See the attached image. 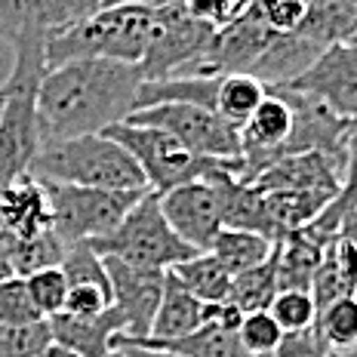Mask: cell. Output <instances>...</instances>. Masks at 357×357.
<instances>
[{"mask_svg": "<svg viewBox=\"0 0 357 357\" xmlns=\"http://www.w3.org/2000/svg\"><path fill=\"white\" fill-rule=\"evenodd\" d=\"M142 84V65L111 59H80L50 68L37 93L40 142L56 145L77 136H99L108 126L123 123L136 111Z\"/></svg>", "mask_w": 357, "mask_h": 357, "instance_id": "6da1fadb", "label": "cell"}, {"mask_svg": "<svg viewBox=\"0 0 357 357\" xmlns=\"http://www.w3.org/2000/svg\"><path fill=\"white\" fill-rule=\"evenodd\" d=\"M47 74V37H22L13 43L10 77L0 84V185L31 173L40 154V123H37V93Z\"/></svg>", "mask_w": 357, "mask_h": 357, "instance_id": "7a4b0ae2", "label": "cell"}, {"mask_svg": "<svg viewBox=\"0 0 357 357\" xmlns=\"http://www.w3.org/2000/svg\"><path fill=\"white\" fill-rule=\"evenodd\" d=\"M158 10L145 6H99L93 16L62 28L47 40V71L80 59L142 65L151 47Z\"/></svg>", "mask_w": 357, "mask_h": 357, "instance_id": "3957f363", "label": "cell"}, {"mask_svg": "<svg viewBox=\"0 0 357 357\" xmlns=\"http://www.w3.org/2000/svg\"><path fill=\"white\" fill-rule=\"evenodd\" d=\"M31 176L50 185H77L102 191H145V173L123 145L99 136H77L68 142L43 145L31 163Z\"/></svg>", "mask_w": 357, "mask_h": 357, "instance_id": "277c9868", "label": "cell"}, {"mask_svg": "<svg viewBox=\"0 0 357 357\" xmlns=\"http://www.w3.org/2000/svg\"><path fill=\"white\" fill-rule=\"evenodd\" d=\"M89 247L102 259H121V262H130L136 268H151V271H169V268L197 256V250L188 247L169 228L167 215L160 210V197L151 188L126 213V219L117 225L114 234L102 237V241L89 243Z\"/></svg>", "mask_w": 357, "mask_h": 357, "instance_id": "5b68a950", "label": "cell"}, {"mask_svg": "<svg viewBox=\"0 0 357 357\" xmlns=\"http://www.w3.org/2000/svg\"><path fill=\"white\" fill-rule=\"evenodd\" d=\"M53 204V231L68 247L74 243H96L114 234L126 213L142 200L145 191H102V188H77V185H50Z\"/></svg>", "mask_w": 357, "mask_h": 357, "instance_id": "8992f818", "label": "cell"}, {"mask_svg": "<svg viewBox=\"0 0 357 357\" xmlns=\"http://www.w3.org/2000/svg\"><path fill=\"white\" fill-rule=\"evenodd\" d=\"M126 121L142 126H160L197 158H213V160L243 158L241 132L234 126H228L213 108L188 105V102H163V105L132 111Z\"/></svg>", "mask_w": 357, "mask_h": 357, "instance_id": "52a82bcc", "label": "cell"}, {"mask_svg": "<svg viewBox=\"0 0 357 357\" xmlns=\"http://www.w3.org/2000/svg\"><path fill=\"white\" fill-rule=\"evenodd\" d=\"M215 37V28L197 22L182 6L158 10V28H154L151 47L142 59L145 80H163L188 71L195 62L206 56Z\"/></svg>", "mask_w": 357, "mask_h": 357, "instance_id": "ba28073f", "label": "cell"}, {"mask_svg": "<svg viewBox=\"0 0 357 357\" xmlns=\"http://www.w3.org/2000/svg\"><path fill=\"white\" fill-rule=\"evenodd\" d=\"M160 197V210L169 228L197 252H210L213 241L225 228L222 222V191L215 182H185Z\"/></svg>", "mask_w": 357, "mask_h": 357, "instance_id": "9c48e42d", "label": "cell"}, {"mask_svg": "<svg viewBox=\"0 0 357 357\" xmlns=\"http://www.w3.org/2000/svg\"><path fill=\"white\" fill-rule=\"evenodd\" d=\"M289 89L314 96L339 117L357 123V40L330 43Z\"/></svg>", "mask_w": 357, "mask_h": 357, "instance_id": "30bf717a", "label": "cell"}, {"mask_svg": "<svg viewBox=\"0 0 357 357\" xmlns=\"http://www.w3.org/2000/svg\"><path fill=\"white\" fill-rule=\"evenodd\" d=\"M105 271L111 280V296L114 308L123 314L126 336L123 339H148L151 336L154 314L163 299V284L167 271H151V268H136L121 259H105Z\"/></svg>", "mask_w": 357, "mask_h": 357, "instance_id": "8fae6325", "label": "cell"}, {"mask_svg": "<svg viewBox=\"0 0 357 357\" xmlns=\"http://www.w3.org/2000/svg\"><path fill=\"white\" fill-rule=\"evenodd\" d=\"M102 0H0V40L16 43L22 37H53L74 22L93 16Z\"/></svg>", "mask_w": 357, "mask_h": 357, "instance_id": "7c38bea8", "label": "cell"}, {"mask_svg": "<svg viewBox=\"0 0 357 357\" xmlns=\"http://www.w3.org/2000/svg\"><path fill=\"white\" fill-rule=\"evenodd\" d=\"M289 136H293V105L280 86H268L262 105L252 111V117L241 130V154L252 178L284 158Z\"/></svg>", "mask_w": 357, "mask_h": 357, "instance_id": "4fadbf2b", "label": "cell"}, {"mask_svg": "<svg viewBox=\"0 0 357 357\" xmlns=\"http://www.w3.org/2000/svg\"><path fill=\"white\" fill-rule=\"evenodd\" d=\"M345 163L321 151L287 154L252 178L262 191H333L339 195Z\"/></svg>", "mask_w": 357, "mask_h": 357, "instance_id": "5bb4252c", "label": "cell"}, {"mask_svg": "<svg viewBox=\"0 0 357 357\" xmlns=\"http://www.w3.org/2000/svg\"><path fill=\"white\" fill-rule=\"evenodd\" d=\"M50 228H53V204L47 182L25 173L0 185V231L6 237H34Z\"/></svg>", "mask_w": 357, "mask_h": 357, "instance_id": "9a60e30c", "label": "cell"}, {"mask_svg": "<svg viewBox=\"0 0 357 357\" xmlns=\"http://www.w3.org/2000/svg\"><path fill=\"white\" fill-rule=\"evenodd\" d=\"M47 324L56 345L68 348L77 357H108L114 351V342L126 336L123 314L117 308H108L99 317H71L62 311Z\"/></svg>", "mask_w": 357, "mask_h": 357, "instance_id": "2e32d148", "label": "cell"}, {"mask_svg": "<svg viewBox=\"0 0 357 357\" xmlns=\"http://www.w3.org/2000/svg\"><path fill=\"white\" fill-rule=\"evenodd\" d=\"M204 324H206V302L191 296L188 289L167 271L163 299H160L158 314H154L151 336L148 339H158V342L185 339V336H191V333H197Z\"/></svg>", "mask_w": 357, "mask_h": 357, "instance_id": "e0dca14e", "label": "cell"}, {"mask_svg": "<svg viewBox=\"0 0 357 357\" xmlns=\"http://www.w3.org/2000/svg\"><path fill=\"white\" fill-rule=\"evenodd\" d=\"M274 250H278V243L271 237H265L259 231H243V228H222L210 247V252L219 259V265L231 278L265 265L274 256Z\"/></svg>", "mask_w": 357, "mask_h": 357, "instance_id": "ac0fdd59", "label": "cell"}, {"mask_svg": "<svg viewBox=\"0 0 357 357\" xmlns=\"http://www.w3.org/2000/svg\"><path fill=\"white\" fill-rule=\"evenodd\" d=\"M265 96H268V86L259 77L247 74V71L219 74V89H215V105H213V111L228 126H234V130L241 132L243 123L252 117V111L262 105Z\"/></svg>", "mask_w": 357, "mask_h": 357, "instance_id": "d6986e66", "label": "cell"}, {"mask_svg": "<svg viewBox=\"0 0 357 357\" xmlns=\"http://www.w3.org/2000/svg\"><path fill=\"white\" fill-rule=\"evenodd\" d=\"M126 342L163 348V351H173L178 357H250L241 345V336L234 330H222L219 324H204L197 333L173 342H158V339H126Z\"/></svg>", "mask_w": 357, "mask_h": 357, "instance_id": "ffe728a7", "label": "cell"}, {"mask_svg": "<svg viewBox=\"0 0 357 357\" xmlns=\"http://www.w3.org/2000/svg\"><path fill=\"white\" fill-rule=\"evenodd\" d=\"M169 274L188 289L191 296H197L200 302L213 305V302H228L231 293V274L219 265V259L213 252H197L188 262L169 268Z\"/></svg>", "mask_w": 357, "mask_h": 357, "instance_id": "44dd1931", "label": "cell"}, {"mask_svg": "<svg viewBox=\"0 0 357 357\" xmlns=\"http://www.w3.org/2000/svg\"><path fill=\"white\" fill-rule=\"evenodd\" d=\"M65 252H68V243L53 228L34 237H10V265L16 278H28V274L43 271V268L62 265Z\"/></svg>", "mask_w": 357, "mask_h": 357, "instance_id": "7402d4cb", "label": "cell"}, {"mask_svg": "<svg viewBox=\"0 0 357 357\" xmlns=\"http://www.w3.org/2000/svg\"><path fill=\"white\" fill-rule=\"evenodd\" d=\"M278 293H280V287H278V250H274V256L268 259L265 265L231 278L228 302H234L243 314H252V311L271 308V302H274Z\"/></svg>", "mask_w": 357, "mask_h": 357, "instance_id": "603a6c76", "label": "cell"}, {"mask_svg": "<svg viewBox=\"0 0 357 357\" xmlns=\"http://www.w3.org/2000/svg\"><path fill=\"white\" fill-rule=\"evenodd\" d=\"M317 330L330 351L345 354L357 345V296H342L317 314Z\"/></svg>", "mask_w": 357, "mask_h": 357, "instance_id": "cb8c5ba5", "label": "cell"}, {"mask_svg": "<svg viewBox=\"0 0 357 357\" xmlns=\"http://www.w3.org/2000/svg\"><path fill=\"white\" fill-rule=\"evenodd\" d=\"M268 311L284 333H302L317 324V305L308 289H280Z\"/></svg>", "mask_w": 357, "mask_h": 357, "instance_id": "d4e9b609", "label": "cell"}, {"mask_svg": "<svg viewBox=\"0 0 357 357\" xmlns=\"http://www.w3.org/2000/svg\"><path fill=\"white\" fill-rule=\"evenodd\" d=\"M314 0H250V16H256L274 34H293L305 25Z\"/></svg>", "mask_w": 357, "mask_h": 357, "instance_id": "484cf974", "label": "cell"}, {"mask_svg": "<svg viewBox=\"0 0 357 357\" xmlns=\"http://www.w3.org/2000/svg\"><path fill=\"white\" fill-rule=\"evenodd\" d=\"M25 287H28V296H31V302L37 305V311H40L43 321H50V317H56V314H62V311H65V299H68V280H65V271L59 265L28 274Z\"/></svg>", "mask_w": 357, "mask_h": 357, "instance_id": "4316f807", "label": "cell"}, {"mask_svg": "<svg viewBox=\"0 0 357 357\" xmlns=\"http://www.w3.org/2000/svg\"><path fill=\"white\" fill-rule=\"evenodd\" d=\"M237 336H241V345L250 357H271L284 339V330L271 317V311H252L243 317Z\"/></svg>", "mask_w": 357, "mask_h": 357, "instance_id": "83f0119b", "label": "cell"}, {"mask_svg": "<svg viewBox=\"0 0 357 357\" xmlns=\"http://www.w3.org/2000/svg\"><path fill=\"white\" fill-rule=\"evenodd\" d=\"M40 311L28 296L25 278H6L0 280V324L3 326H28L40 324Z\"/></svg>", "mask_w": 357, "mask_h": 357, "instance_id": "f1b7e54d", "label": "cell"}, {"mask_svg": "<svg viewBox=\"0 0 357 357\" xmlns=\"http://www.w3.org/2000/svg\"><path fill=\"white\" fill-rule=\"evenodd\" d=\"M53 333L50 324H28V326H3L0 324V357H37L50 348Z\"/></svg>", "mask_w": 357, "mask_h": 357, "instance_id": "f546056e", "label": "cell"}, {"mask_svg": "<svg viewBox=\"0 0 357 357\" xmlns=\"http://www.w3.org/2000/svg\"><path fill=\"white\" fill-rule=\"evenodd\" d=\"M182 10L204 25L222 31L250 10V0H182Z\"/></svg>", "mask_w": 357, "mask_h": 357, "instance_id": "4dcf8cb0", "label": "cell"}, {"mask_svg": "<svg viewBox=\"0 0 357 357\" xmlns=\"http://www.w3.org/2000/svg\"><path fill=\"white\" fill-rule=\"evenodd\" d=\"M108 308H114L111 287H102V284H74V287H68L65 314H71V317H99V314H105Z\"/></svg>", "mask_w": 357, "mask_h": 357, "instance_id": "1f68e13d", "label": "cell"}, {"mask_svg": "<svg viewBox=\"0 0 357 357\" xmlns=\"http://www.w3.org/2000/svg\"><path fill=\"white\" fill-rule=\"evenodd\" d=\"M271 357H333V351L314 324L311 330H302V333H284L278 351Z\"/></svg>", "mask_w": 357, "mask_h": 357, "instance_id": "d6a6232c", "label": "cell"}, {"mask_svg": "<svg viewBox=\"0 0 357 357\" xmlns=\"http://www.w3.org/2000/svg\"><path fill=\"white\" fill-rule=\"evenodd\" d=\"M330 256L336 262V271L342 278V287H345L348 296H357V243L351 237L339 234L330 241Z\"/></svg>", "mask_w": 357, "mask_h": 357, "instance_id": "836d02e7", "label": "cell"}, {"mask_svg": "<svg viewBox=\"0 0 357 357\" xmlns=\"http://www.w3.org/2000/svg\"><path fill=\"white\" fill-rule=\"evenodd\" d=\"M114 348H121L126 357H178L173 351H163V348H148V345H136V342H126V339H117Z\"/></svg>", "mask_w": 357, "mask_h": 357, "instance_id": "e575fe53", "label": "cell"}, {"mask_svg": "<svg viewBox=\"0 0 357 357\" xmlns=\"http://www.w3.org/2000/svg\"><path fill=\"white\" fill-rule=\"evenodd\" d=\"M102 6H145V10H169V6H182V0H102Z\"/></svg>", "mask_w": 357, "mask_h": 357, "instance_id": "d590c367", "label": "cell"}, {"mask_svg": "<svg viewBox=\"0 0 357 357\" xmlns=\"http://www.w3.org/2000/svg\"><path fill=\"white\" fill-rule=\"evenodd\" d=\"M6 278H16V274H13V265H10V237L0 231V280Z\"/></svg>", "mask_w": 357, "mask_h": 357, "instance_id": "8d00e7d4", "label": "cell"}, {"mask_svg": "<svg viewBox=\"0 0 357 357\" xmlns=\"http://www.w3.org/2000/svg\"><path fill=\"white\" fill-rule=\"evenodd\" d=\"M37 357H77V354L68 351V348H62V345H56V342H50V348H43Z\"/></svg>", "mask_w": 357, "mask_h": 357, "instance_id": "74e56055", "label": "cell"}, {"mask_svg": "<svg viewBox=\"0 0 357 357\" xmlns=\"http://www.w3.org/2000/svg\"><path fill=\"white\" fill-rule=\"evenodd\" d=\"M342 357H357V345H354V348H348V351L342 354Z\"/></svg>", "mask_w": 357, "mask_h": 357, "instance_id": "f35d334b", "label": "cell"}, {"mask_svg": "<svg viewBox=\"0 0 357 357\" xmlns=\"http://www.w3.org/2000/svg\"><path fill=\"white\" fill-rule=\"evenodd\" d=\"M108 357H126V354H123V351H121V348H114V351H111V354H108Z\"/></svg>", "mask_w": 357, "mask_h": 357, "instance_id": "ab89813d", "label": "cell"}, {"mask_svg": "<svg viewBox=\"0 0 357 357\" xmlns=\"http://www.w3.org/2000/svg\"><path fill=\"white\" fill-rule=\"evenodd\" d=\"M0 111H3V89H0Z\"/></svg>", "mask_w": 357, "mask_h": 357, "instance_id": "60d3db41", "label": "cell"}]
</instances>
